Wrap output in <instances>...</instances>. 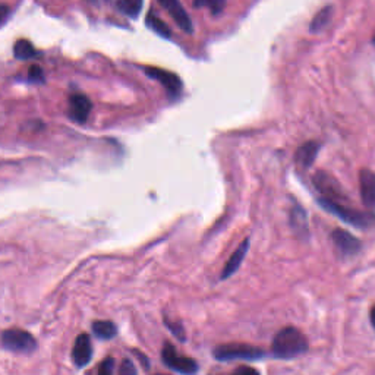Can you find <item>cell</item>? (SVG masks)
Listing matches in <instances>:
<instances>
[{
    "label": "cell",
    "mask_w": 375,
    "mask_h": 375,
    "mask_svg": "<svg viewBox=\"0 0 375 375\" xmlns=\"http://www.w3.org/2000/svg\"><path fill=\"white\" fill-rule=\"evenodd\" d=\"M308 350V340L296 327H285L274 336L271 352L278 359H292Z\"/></svg>",
    "instance_id": "obj_1"
},
{
    "label": "cell",
    "mask_w": 375,
    "mask_h": 375,
    "mask_svg": "<svg viewBox=\"0 0 375 375\" xmlns=\"http://www.w3.org/2000/svg\"><path fill=\"white\" fill-rule=\"evenodd\" d=\"M318 204L325 211H328V213L336 216L337 219H340L342 222L350 226L364 230L375 229V213H372V211H357L354 208L346 207L339 201H333L324 197L318 198Z\"/></svg>",
    "instance_id": "obj_2"
},
{
    "label": "cell",
    "mask_w": 375,
    "mask_h": 375,
    "mask_svg": "<svg viewBox=\"0 0 375 375\" xmlns=\"http://www.w3.org/2000/svg\"><path fill=\"white\" fill-rule=\"evenodd\" d=\"M266 357V352L260 347L242 343L220 344L214 349V358L217 361H256Z\"/></svg>",
    "instance_id": "obj_3"
},
{
    "label": "cell",
    "mask_w": 375,
    "mask_h": 375,
    "mask_svg": "<svg viewBox=\"0 0 375 375\" xmlns=\"http://www.w3.org/2000/svg\"><path fill=\"white\" fill-rule=\"evenodd\" d=\"M2 346L13 354L30 355L37 349V342L28 332L19 330V328H8L2 333Z\"/></svg>",
    "instance_id": "obj_4"
},
{
    "label": "cell",
    "mask_w": 375,
    "mask_h": 375,
    "mask_svg": "<svg viewBox=\"0 0 375 375\" xmlns=\"http://www.w3.org/2000/svg\"><path fill=\"white\" fill-rule=\"evenodd\" d=\"M161 361L168 368L179 374H195L198 372V364L188 357H180L178 350L170 343H164L161 350Z\"/></svg>",
    "instance_id": "obj_5"
},
{
    "label": "cell",
    "mask_w": 375,
    "mask_h": 375,
    "mask_svg": "<svg viewBox=\"0 0 375 375\" xmlns=\"http://www.w3.org/2000/svg\"><path fill=\"white\" fill-rule=\"evenodd\" d=\"M144 72L147 74V77H150L151 80L158 81L164 88H166L170 99H178L179 97V94L182 92V87L183 85H182L180 78L176 74L169 72V70L160 69V67H153V66H146Z\"/></svg>",
    "instance_id": "obj_6"
},
{
    "label": "cell",
    "mask_w": 375,
    "mask_h": 375,
    "mask_svg": "<svg viewBox=\"0 0 375 375\" xmlns=\"http://www.w3.org/2000/svg\"><path fill=\"white\" fill-rule=\"evenodd\" d=\"M312 183L315 186V190L321 194V197L333 200V201H339V202L340 200H344V194L342 191L340 183L327 172H322V170L317 172L312 178Z\"/></svg>",
    "instance_id": "obj_7"
},
{
    "label": "cell",
    "mask_w": 375,
    "mask_h": 375,
    "mask_svg": "<svg viewBox=\"0 0 375 375\" xmlns=\"http://www.w3.org/2000/svg\"><path fill=\"white\" fill-rule=\"evenodd\" d=\"M332 241L336 246V251L343 258H350L357 255L362 248V242L358 238H355L354 234L343 229H335L332 232Z\"/></svg>",
    "instance_id": "obj_8"
},
{
    "label": "cell",
    "mask_w": 375,
    "mask_h": 375,
    "mask_svg": "<svg viewBox=\"0 0 375 375\" xmlns=\"http://www.w3.org/2000/svg\"><path fill=\"white\" fill-rule=\"evenodd\" d=\"M160 5L169 12V15L175 19V22L180 27V30L186 34H192L194 31V26H192V21L188 15V12L183 9L182 4L179 0H158Z\"/></svg>",
    "instance_id": "obj_9"
},
{
    "label": "cell",
    "mask_w": 375,
    "mask_h": 375,
    "mask_svg": "<svg viewBox=\"0 0 375 375\" xmlns=\"http://www.w3.org/2000/svg\"><path fill=\"white\" fill-rule=\"evenodd\" d=\"M92 109L91 100L85 94H72L69 97V117L77 124H85L87 117L89 116Z\"/></svg>",
    "instance_id": "obj_10"
},
{
    "label": "cell",
    "mask_w": 375,
    "mask_h": 375,
    "mask_svg": "<svg viewBox=\"0 0 375 375\" xmlns=\"http://www.w3.org/2000/svg\"><path fill=\"white\" fill-rule=\"evenodd\" d=\"M92 358V346L88 335L82 333L77 337L72 347V361L78 368H84Z\"/></svg>",
    "instance_id": "obj_11"
},
{
    "label": "cell",
    "mask_w": 375,
    "mask_h": 375,
    "mask_svg": "<svg viewBox=\"0 0 375 375\" xmlns=\"http://www.w3.org/2000/svg\"><path fill=\"white\" fill-rule=\"evenodd\" d=\"M359 186L361 198L366 208H375V172L369 169H362L359 172Z\"/></svg>",
    "instance_id": "obj_12"
},
{
    "label": "cell",
    "mask_w": 375,
    "mask_h": 375,
    "mask_svg": "<svg viewBox=\"0 0 375 375\" xmlns=\"http://www.w3.org/2000/svg\"><path fill=\"white\" fill-rule=\"evenodd\" d=\"M321 146L315 141H308V143H305L303 146H300L296 151L295 156V161L299 164L300 168L303 169H308L312 166V163L315 161L318 151H320Z\"/></svg>",
    "instance_id": "obj_13"
},
{
    "label": "cell",
    "mask_w": 375,
    "mask_h": 375,
    "mask_svg": "<svg viewBox=\"0 0 375 375\" xmlns=\"http://www.w3.org/2000/svg\"><path fill=\"white\" fill-rule=\"evenodd\" d=\"M290 224L298 237L307 238L310 234L307 211H305L298 202H293V207L290 210Z\"/></svg>",
    "instance_id": "obj_14"
},
{
    "label": "cell",
    "mask_w": 375,
    "mask_h": 375,
    "mask_svg": "<svg viewBox=\"0 0 375 375\" xmlns=\"http://www.w3.org/2000/svg\"><path fill=\"white\" fill-rule=\"evenodd\" d=\"M248 249H249V239H245V241L241 244V246H239L237 251H234V254L230 256V260L226 263V266L223 267V271H222L220 280H226V278H229L232 274H234V273L238 271V268H239V266L242 264V261H244V258H245Z\"/></svg>",
    "instance_id": "obj_15"
},
{
    "label": "cell",
    "mask_w": 375,
    "mask_h": 375,
    "mask_svg": "<svg viewBox=\"0 0 375 375\" xmlns=\"http://www.w3.org/2000/svg\"><path fill=\"white\" fill-rule=\"evenodd\" d=\"M92 333L97 339L110 340L117 335V328L112 321H96L92 322Z\"/></svg>",
    "instance_id": "obj_16"
},
{
    "label": "cell",
    "mask_w": 375,
    "mask_h": 375,
    "mask_svg": "<svg viewBox=\"0 0 375 375\" xmlns=\"http://www.w3.org/2000/svg\"><path fill=\"white\" fill-rule=\"evenodd\" d=\"M332 16H333V6H325L322 8L312 19L311 22V26H310V31L311 33H320L327 26H328V22L332 21Z\"/></svg>",
    "instance_id": "obj_17"
},
{
    "label": "cell",
    "mask_w": 375,
    "mask_h": 375,
    "mask_svg": "<svg viewBox=\"0 0 375 375\" xmlns=\"http://www.w3.org/2000/svg\"><path fill=\"white\" fill-rule=\"evenodd\" d=\"M13 55L19 60H28L38 55V52L34 49V45L28 40H18L13 45Z\"/></svg>",
    "instance_id": "obj_18"
},
{
    "label": "cell",
    "mask_w": 375,
    "mask_h": 375,
    "mask_svg": "<svg viewBox=\"0 0 375 375\" xmlns=\"http://www.w3.org/2000/svg\"><path fill=\"white\" fill-rule=\"evenodd\" d=\"M146 23L147 27L151 28L156 34H158L160 37H164V38H170L172 37V31L169 28V26L164 21H161L160 18H157L153 12H150L147 15V19H146Z\"/></svg>",
    "instance_id": "obj_19"
},
{
    "label": "cell",
    "mask_w": 375,
    "mask_h": 375,
    "mask_svg": "<svg viewBox=\"0 0 375 375\" xmlns=\"http://www.w3.org/2000/svg\"><path fill=\"white\" fill-rule=\"evenodd\" d=\"M116 6L122 13L131 18H136L141 9H143V0H117Z\"/></svg>",
    "instance_id": "obj_20"
},
{
    "label": "cell",
    "mask_w": 375,
    "mask_h": 375,
    "mask_svg": "<svg viewBox=\"0 0 375 375\" xmlns=\"http://www.w3.org/2000/svg\"><path fill=\"white\" fill-rule=\"evenodd\" d=\"M204 6H208L211 13L217 16L224 11L226 0H194V8H204Z\"/></svg>",
    "instance_id": "obj_21"
},
{
    "label": "cell",
    "mask_w": 375,
    "mask_h": 375,
    "mask_svg": "<svg viewBox=\"0 0 375 375\" xmlns=\"http://www.w3.org/2000/svg\"><path fill=\"white\" fill-rule=\"evenodd\" d=\"M28 81L34 82V84H44L45 78H44V72L43 69L38 65H33L28 70Z\"/></svg>",
    "instance_id": "obj_22"
},
{
    "label": "cell",
    "mask_w": 375,
    "mask_h": 375,
    "mask_svg": "<svg viewBox=\"0 0 375 375\" xmlns=\"http://www.w3.org/2000/svg\"><path fill=\"white\" fill-rule=\"evenodd\" d=\"M164 324H166V327L169 328V330L172 332V335H173L175 337H178L180 342H185V333H183V330H182V327H180V325H178V324H172L168 318H164Z\"/></svg>",
    "instance_id": "obj_23"
},
{
    "label": "cell",
    "mask_w": 375,
    "mask_h": 375,
    "mask_svg": "<svg viewBox=\"0 0 375 375\" xmlns=\"http://www.w3.org/2000/svg\"><path fill=\"white\" fill-rule=\"evenodd\" d=\"M113 366H114V359L113 358H107V359H104L100 364L99 374H102V375H110L113 372Z\"/></svg>",
    "instance_id": "obj_24"
},
{
    "label": "cell",
    "mask_w": 375,
    "mask_h": 375,
    "mask_svg": "<svg viewBox=\"0 0 375 375\" xmlns=\"http://www.w3.org/2000/svg\"><path fill=\"white\" fill-rule=\"evenodd\" d=\"M119 374H136V368L134 366V364H132L131 361L125 359V361L121 364Z\"/></svg>",
    "instance_id": "obj_25"
},
{
    "label": "cell",
    "mask_w": 375,
    "mask_h": 375,
    "mask_svg": "<svg viewBox=\"0 0 375 375\" xmlns=\"http://www.w3.org/2000/svg\"><path fill=\"white\" fill-rule=\"evenodd\" d=\"M0 9H2V15H0V18H2V22L5 23V21L8 18V13H9V8L6 5H2V6H0Z\"/></svg>",
    "instance_id": "obj_26"
},
{
    "label": "cell",
    "mask_w": 375,
    "mask_h": 375,
    "mask_svg": "<svg viewBox=\"0 0 375 375\" xmlns=\"http://www.w3.org/2000/svg\"><path fill=\"white\" fill-rule=\"evenodd\" d=\"M369 320H371V324L374 327V330H375V305L371 308V312H369Z\"/></svg>",
    "instance_id": "obj_27"
},
{
    "label": "cell",
    "mask_w": 375,
    "mask_h": 375,
    "mask_svg": "<svg viewBox=\"0 0 375 375\" xmlns=\"http://www.w3.org/2000/svg\"><path fill=\"white\" fill-rule=\"evenodd\" d=\"M237 372H254V374H256V369H254V368H246V366H241V368L237 369Z\"/></svg>",
    "instance_id": "obj_28"
},
{
    "label": "cell",
    "mask_w": 375,
    "mask_h": 375,
    "mask_svg": "<svg viewBox=\"0 0 375 375\" xmlns=\"http://www.w3.org/2000/svg\"><path fill=\"white\" fill-rule=\"evenodd\" d=\"M372 43L375 44V33H374V36H372Z\"/></svg>",
    "instance_id": "obj_29"
}]
</instances>
